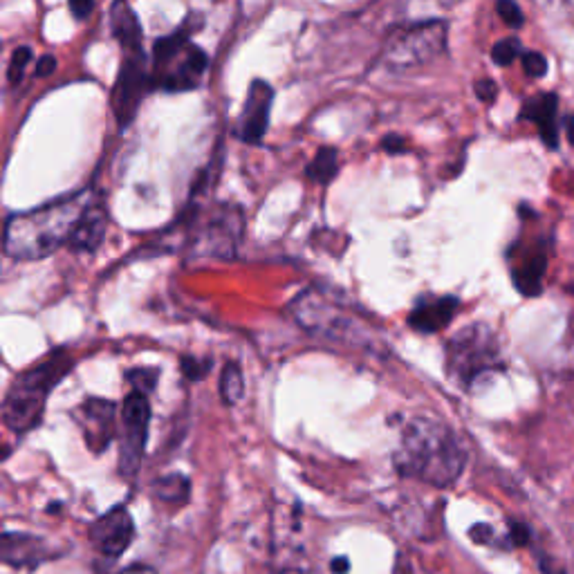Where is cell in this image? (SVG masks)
<instances>
[{"label": "cell", "instance_id": "25", "mask_svg": "<svg viewBox=\"0 0 574 574\" xmlns=\"http://www.w3.org/2000/svg\"><path fill=\"white\" fill-rule=\"evenodd\" d=\"M496 12L503 18V23L514 27V30H518V27L525 23L521 7H518L514 0H496Z\"/></svg>", "mask_w": 574, "mask_h": 574}, {"label": "cell", "instance_id": "29", "mask_svg": "<svg viewBox=\"0 0 574 574\" xmlns=\"http://www.w3.org/2000/svg\"><path fill=\"white\" fill-rule=\"evenodd\" d=\"M469 539L478 543V545H494L498 543L496 534L492 530V525H485V523H476L474 527L469 530Z\"/></svg>", "mask_w": 574, "mask_h": 574}, {"label": "cell", "instance_id": "26", "mask_svg": "<svg viewBox=\"0 0 574 574\" xmlns=\"http://www.w3.org/2000/svg\"><path fill=\"white\" fill-rule=\"evenodd\" d=\"M180 368L189 382H198V379H202L209 373V364H202L198 357H191V355H184L180 359Z\"/></svg>", "mask_w": 574, "mask_h": 574}, {"label": "cell", "instance_id": "17", "mask_svg": "<svg viewBox=\"0 0 574 574\" xmlns=\"http://www.w3.org/2000/svg\"><path fill=\"white\" fill-rule=\"evenodd\" d=\"M557 95H541L532 101H527L523 106V119H530L536 126H539L541 140L545 146L557 148L559 144V126H557Z\"/></svg>", "mask_w": 574, "mask_h": 574}, {"label": "cell", "instance_id": "18", "mask_svg": "<svg viewBox=\"0 0 574 574\" xmlns=\"http://www.w3.org/2000/svg\"><path fill=\"white\" fill-rule=\"evenodd\" d=\"M110 25H113V36L122 45L124 52L142 50V25L140 18L133 12V7L126 0H113L110 5Z\"/></svg>", "mask_w": 574, "mask_h": 574}, {"label": "cell", "instance_id": "23", "mask_svg": "<svg viewBox=\"0 0 574 574\" xmlns=\"http://www.w3.org/2000/svg\"><path fill=\"white\" fill-rule=\"evenodd\" d=\"M30 61H32V48H16L12 52V59H9V66H7L9 86H18V83H21L23 72Z\"/></svg>", "mask_w": 574, "mask_h": 574}, {"label": "cell", "instance_id": "31", "mask_svg": "<svg viewBox=\"0 0 574 574\" xmlns=\"http://www.w3.org/2000/svg\"><path fill=\"white\" fill-rule=\"evenodd\" d=\"M382 148H384L386 153H391V155H402V153L409 151V146H406L404 137L395 135V133L382 137Z\"/></svg>", "mask_w": 574, "mask_h": 574}, {"label": "cell", "instance_id": "34", "mask_svg": "<svg viewBox=\"0 0 574 574\" xmlns=\"http://www.w3.org/2000/svg\"><path fill=\"white\" fill-rule=\"evenodd\" d=\"M332 572L335 574H348V570H350V559L348 557H335L332 559Z\"/></svg>", "mask_w": 574, "mask_h": 574}, {"label": "cell", "instance_id": "22", "mask_svg": "<svg viewBox=\"0 0 574 574\" xmlns=\"http://www.w3.org/2000/svg\"><path fill=\"white\" fill-rule=\"evenodd\" d=\"M126 379L131 382L133 391L140 393H153L157 386V379H160V370L157 368H133L126 373Z\"/></svg>", "mask_w": 574, "mask_h": 574}, {"label": "cell", "instance_id": "12", "mask_svg": "<svg viewBox=\"0 0 574 574\" xmlns=\"http://www.w3.org/2000/svg\"><path fill=\"white\" fill-rule=\"evenodd\" d=\"M272 101H274V88L270 83L263 79H254L249 83L247 99L234 126V135L240 142L258 144L263 140L267 126H270Z\"/></svg>", "mask_w": 574, "mask_h": 574}, {"label": "cell", "instance_id": "19", "mask_svg": "<svg viewBox=\"0 0 574 574\" xmlns=\"http://www.w3.org/2000/svg\"><path fill=\"white\" fill-rule=\"evenodd\" d=\"M153 492H155L157 498H160L162 503L178 507V505H184V503L189 501L191 483H189L187 476L169 474V476H162V478L155 480Z\"/></svg>", "mask_w": 574, "mask_h": 574}, {"label": "cell", "instance_id": "16", "mask_svg": "<svg viewBox=\"0 0 574 574\" xmlns=\"http://www.w3.org/2000/svg\"><path fill=\"white\" fill-rule=\"evenodd\" d=\"M108 231V214L104 207H88L70 238V249L77 254H95Z\"/></svg>", "mask_w": 574, "mask_h": 574}, {"label": "cell", "instance_id": "27", "mask_svg": "<svg viewBox=\"0 0 574 574\" xmlns=\"http://www.w3.org/2000/svg\"><path fill=\"white\" fill-rule=\"evenodd\" d=\"M523 68L534 79H541L545 72H548V61H545L543 54L539 52H525L523 54Z\"/></svg>", "mask_w": 574, "mask_h": 574}, {"label": "cell", "instance_id": "3", "mask_svg": "<svg viewBox=\"0 0 574 574\" xmlns=\"http://www.w3.org/2000/svg\"><path fill=\"white\" fill-rule=\"evenodd\" d=\"M287 312L308 335L326 339L330 344L366 348L373 350V353L382 348L379 332L370 328V323L359 312L350 310L348 305L323 290H308L299 294L290 303Z\"/></svg>", "mask_w": 574, "mask_h": 574}, {"label": "cell", "instance_id": "14", "mask_svg": "<svg viewBox=\"0 0 574 574\" xmlns=\"http://www.w3.org/2000/svg\"><path fill=\"white\" fill-rule=\"evenodd\" d=\"M54 545L34 534H3V561L12 568H36L45 561L57 559Z\"/></svg>", "mask_w": 574, "mask_h": 574}, {"label": "cell", "instance_id": "35", "mask_svg": "<svg viewBox=\"0 0 574 574\" xmlns=\"http://www.w3.org/2000/svg\"><path fill=\"white\" fill-rule=\"evenodd\" d=\"M119 574H157V570L151 566H144V563H135V566L126 568L124 572H119Z\"/></svg>", "mask_w": 574, "mask_h": 574}, {"label": "cell", "instance_id": "37", "mask_svg": "<svg viewBox=\"0 0 574 574\" xmlns=\"http://www.w3.org/2000/svg\"><path fill=\"white\" fill-rule=\"evenodd\" d=\"M568 137H570V142H572V146H574V119H572V126L568 128Z\"/></svg>", "mask_w": 574, "mask_h": 574}, {"label": "cell", "instance_id": "30", "mask_svg": "<svg viewBox=\"0 0 574 574\" xmlns=\"http://www.w3.org/2000/svg\"><path fill=\"white\" fill-rule=\"evenodd\" d=\"M474 90H476V97L480 101H485V104H494L498 97V86L494 79H478Z\"/></svg>", "mask_w": 574, "mask_h": 574}, {"label": "cell", "instance_id": "20", "mask_svg": "<svg viewBox=\"0 0 574 574\" xmlns=\"http://www.w3.org/2000/svg\"><path fill=\"white\" fill-rule=\"evenodd\" d=\"M339 173V153L337 148L332 146H323L314 155V160L308 164V169H305V175L312 182H319V184H328L337 178Z\"/></svg>", "mask_w": 574, "mask_h": 574}, {"label": "cell", "instance_id": "5", "mask_svg": "<svg viewBox=\"0 0 574 574\" xmlns=\"http://www.w3.org/2000/svg\"><path fill=\"white\" fill-rule=\"evenodd\" d=\"M187 25L169 36H162L153 45V88L164 92H189L200 86L202 74L209 66L205 50L191 43Z\"/></svg>", "mask_w": 574, "mask_h": 574}, {"label": "cell", "instance_id": "13", "mask_svg": "<svg viewBox=\"0 0 574 574\" xmlns=\"http://www.w3.org/2000/svg\"><path fill=\"white\" fill-rule=\"evenodd\" d=\"M74 418L83 429L88 449L97 456L104 453L115 438V404L108 400H88L79 406Z\"/></svg>", "mask_w": 574, "mask_h": 574}, {"label": "cell", "instance_id": "1", "mask_svg": "<svg viewBox=\"0 0 574 574\" xmlns=\"http://www.w3.org/2000/svg\"><path fill=\"white\" fill-rule=\"evenodd\" d=\"M395 469L431 487H451L467 465V451L451 427L431 418H415L406 424Z\"/></svg>", "mask_w": 574, "mask_h": 574}, {"label": "cell", "instance_id": "7", "mask_svg": "<svg viewBox=\"0 0 574 574\" xmlns=\"http://www.w3.org/2000/svg\"><path fill=\"white\" fill-rule=\"evenodd\" d=\"M447 23L424 21L395 30L386 39L382 61L391 70H409L438 59L447 50Z\"/></svg>", "mask_w": 574, "mask_h": 574}, {"label": "cell", "instance_id": "9", "mask_svg": "<svg viewBox=\"0 0 574 574\" xmlns=\"http://www.w3.org/2000/svg\"><path fill=\"white\" fill-rule=\"evenodd\" d=\"M153 88L151 72H146V57L144 50H131L124 52L122 68L117 74V83L110 97L113 104V113L122 128L133 122L140 104L146 97V92Z\"/></svg>", "mask_w": 574, "mask_h": 574}, {"label": "cell", "instance_id": "21", "mask_svg": "<svg viewBox=\"0 0 574 574\" xmlns=\"http://www.w3.org/2000/svg\"><path fill=\"white\" fill-rule=\"evenodd\" d=\"M220 397L222 402L234 406L245 397V377L243 370H240L236 364H225L220 373Z\"/></svg>", "mask_w": 574, "mask_h": 574}, {"label": "cell", "instance_id": "32", "mask_svg": "<svg viewBox=\"0 0 574 574\" xmlns=\"http://www.w3.org/2000/svg\"><path fill=\"white\" fill-rule=\"evenodd\" d=\"M68 3H70L72 16L79 18V21L88 18L92 9H95V0H68Z\"/></svg>", "mask_w": 574, "mask_h": 574}, {"label": "cell", "instance_id": "36", "mask_svg": "<svg viewBox=\"0 0 574 574\" xmlns=\"http://www.w3.org/2000/svg\"><path fill=\"white\" fill-rule=\"evenodd\" d=\"M568 348H570V357L574 359V319H572V326L568 330Z\"/></svg>", "mask_w": 574, "mask_h": 574}, {"label": "cell", "instance_id": "6", "mask_svg": "<svg viewBox=\"0 0 574 574\" xmlns=\"http://www.w3.org/2000/svg\"><path fill=\"white\" fill-rule=\"evenodd\" d=\"M501 370H505L501 344L485 323L462 328L447 344V375L460 388L476 386L483 377Z\"/></svg>", "mask_w": 574, "mask_h": 574}, {"label": "cell", "instance_id": "4", "mask_svg": "<svg viewBox=\"0 0 574 574\" xmlns=\"http://www.w3.org/2000/svg\"><path fill=\"white\" fill-rule=\"evenodd\" d=\"M72 370L66 353H54L41 364L23 370L9 386L3 402V422L9 431L27 433L41 424L45 402L63 377Z\"/></svg>", "mask_w": 574, "mask_h": 574}, {"label": "cell", "instance_id": "33", "mask_svg": "<svg viewBox=\"0 0 574 574\" xmlns=\"http://www.w3.org/2000/svg\"><path fill=\"white\" fill-rule=\"evenodd\" d=\"M57 70V59L52 54H43V57L36 61V77H50V74Z\"/></svg>", "mask_w": 574, "mask_h": 574}, {"label": "cell", "instance_id": "28", "mask_svg": "<svg viewBox=\"0 0 574 574\" xmlns=\"http://www.w3.org/2000/svg\"><path fill=\"white\" fill-rule=\"evenodd\" d=\"M532 539V532L530 527L525 523H518V521H509V534H507V543L512 545V548H523V545L530 543Z\"/></svg>", "mask_w": 574, "mask_h": 574}, {"label": "cell", "instance_id": "8", "mask_svg": "<svg viewBox=\"0 0 574 574\" xmlns=\"http://www.w3.org/2000/svg\"><path fill=\"white\" fill-rule=\"evenodd\" d=\"M148 424H151V404L146 393L133 391L126 397L122 409V435H119V474L135 478L142 469Z\"/></svg>", "mask_w": 574, "mask_h": 574}, {"label": "cell", "instance_id": "24", "mask_svg": "<svg viewBox=\"0 0 574 574\" xmlns=\"http://www.w3.org/2000/svg\"><path fill=\"white\" fill-rule=\"evenodd\" d=\"M518 54H521V43H518V39H505L494 45L492 59L498 66H512Z\"/></svg>", "mask_w": 574, "mask_h": 574}, {"label": "cell", "instance_id": "15", "mask_svg": "<svg viewBox=\"0 0 574 574\" xmlns=\"http://www.w3.org/2000/svg\"><path fill=\"white\" fill-rule=\"evenodd\" d=\"M460 308L456 296H422L409 314V326L424 335H433L449 326Z\"/></svg>", "mask_w": 574, "mask_h": 574}, {"label": "cell", "instance_id": "11", "mask_svg": "<svg viewBox=\"0 0 574 574\" xmlns=\"http://www.w3.org/2000/svg\"><path fill=\"white\" fill-rule=\"evenodd\" d=\"M88 539L101 557H106L108 561L119 559L131 548L135 539V523L131 512L126 507H115L113 512L99 516L90 525Z\"/></svg>", "mask_w": 574, "mask_h": 574}, {"label": "cell", "instance_id": "2", "mask_svg": "<svg viewBox=\"0 0 574 574\" xmlns=\"http://www.w3.org/2000/svg\"><path fill=\"white\" fill-rule=\"evenodd\" d=\"M90 207V193L81 191L5 222V254L14 261H41L70 243L79 220Z\"/></svg>", "mask_w": 574, "mask_h": 574}, {"label": "cell", "instance_id": "10", "mask_svg": "<svg viewBox=\"0 0 574 574\" xmlns=\"http://www.w3.org/2000/svg\"><path fill=\"white\" fill-rule=\"evenodd\" d=\"M240 234H243V214L238 207H218L198 229L191 243V254L198 258H234Z\"/></svg>", "mask_w": 574, "mask_h": 574}]
</instances>
